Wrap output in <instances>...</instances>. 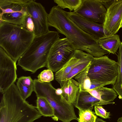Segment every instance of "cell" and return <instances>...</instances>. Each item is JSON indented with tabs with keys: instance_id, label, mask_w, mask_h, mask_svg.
<instances>
[{
	"instance_id": "484cf974",
	"label": "cell",
	"mask_w": 122,
	"mask_h": 122,
	"mask_svg": "<svg viewBox=\"0 0 122 122\" xmlns=\"http://www.w3.org/2000/svg\"><path fill=\"white\" fill-rule=\"evenodd\" d=\"M37 80L43 82H49L54 79L53 71L48 69L42 71L38 76Z\"/></svg>"
},
{
	"instance_id": "83f0119b",
	"label": "cell",
	"mask_w": 122,
	"mask_h": 122,
	"mask_svg": "<svg viewBox=\"0 0 122 122\" xmlns=\"http://www.w3.org/2000/svg\"><path fill=\"white\" fill-rule=\"evenodd\" d=\"M25 27L29 31L33 32L34 30V25L31 16L30 15L26 18Z\"/></svg>"
},
{
	"instance_id": "ac0fdd59",
	"label": "cell",
	"mask_w": 122,
	"mask_h": 122,
	"mask_svg": "<svg viewBox=\"0 0 122 122\" xmlns=\"http://www.w3.org/2000/svg\"><path fill=\"white\" fill-rule=\"evenodd\" d=\"M92 95L101 100L108 102L113 101L117 97V94L113 88L102 86L88 91Z\"/></svg>"
},
{
	"instance_id": "8fae6325",
	"label": "cell",
	"mask_w": 122,
	"mask_h": 122,
	"mask_svg": "<svg viewBox=\"0 0 122 122\" xmlns=\"http://www.w3.org/2000/svg\"><path fill=\"white\" fill-rule=\"evenodd\" d=\"M106 36L115 35L122 25V0H115L107 9L103 24Z\"/></svg>"
},
{
	"instance_id": "f546056e",
	"label": "cell",
	"mask_w": 122,
	"mask_h": 122,
	"mask_svg": "<svg viewBox=\"0 0 122 122\" xmlns=\"http://www.w3.org/2000/svg\"><path fill=\"white\" fill-rule=\"evenodd\" d=\"M115 0H99L104 7L107 9L114 2Z\"/></svg>"
},
{
	"instance_id": "d6986e66",
	"label": "cell",
	"mask_w": 122,
	"mask_h": 122,
	"mask_svg": "<svg viewBox=\"0 0 122 122\" xmlns=\"http://www.w3.org/2000/svg\"><path fill=\"white\" fill-rule=\"evenodd\" d=\"M117 55V76L116 82L113 86V89L122 100V41L119 48Z\"/></svg>"
},
{
	"instance_id": "5b68a950",
	"label": "cell",
	"mask_w": 122,
	"mask_h": 122,
	"mask_svg": "<svg viewBox=\"0 0 122 122\" xmlns=\"http://www.w3.org/2000/svg\"><path fill=\"white\" fill-rule=\"evenodd\" d=\"M34 81V91L37 97L45 98L52 107L54 113L51 117L53 120L63 122H70L74 120L78 121L73 105L68 103L62 95H57L56 89L50 82H41L36 79Z\"/></svg>"
},
{
	"instance_id": "9c48e42d",
	"label": "cell",
	"mask_w": 122,
	"mask_h": 122,
	"mask_svg": "<svg viewBox=\"0 0 122 122\" xmlns=\"http://www.w3.org/2000/svg\"><path fill=\"white\" fill-rule=\"evenodd\" d=\"M16 63L0 47V91L3 94L17 79Z\"/></svg>"
},
{
	"instance_id": "603a6c76",
	"label": "cell",
	"mask_w": 122,
	"mask_h": 122,
	"mask_svg": "<svg viewBox=\"0 0 122 122\" xmlns=\"http://www.w3.org/2000/svg\"><path fill=\"white\" fill-rule=\"evenodd\" d=\"M83 0H54V2L61 9L67 8L75 12L81 6Z\"/></svg>"
},
{
	"instance_id": "ba28073f",
	"label": "cell",
	"mask_w": 122,
	"mask_h": 122,
	"mask_svg": "<svg viewBox=\"0 0 122 122\" xmlns=\"http://www.w3.org/2000/svg\"><path fill=\"white\" fill-rule=\"evenodd\" d=\"M75 50L72 43L66 38H59L51 49L46 67L53 72H57L73 56Z\"/></svg>"
},
{
	"instance_id": "7c38bea8",
	"label": "cell",
	"mask_w": 122,
	"mask_h": 122,
	"mask_svg": "<svg viewBox=\"0 0 122 122\" xmlns=\"http://www.w3.org/2000/svg\"><path fill=\"white\" fill-rule=\"evenodd\" d=\"M107 11L99 0H83L75 12L92 22L103 24Z\"/></svg>"
},
{
	"instance_id": "6da1fadb",
	"label": "cell",
	"mask_w": 122,
	"mask_h": 122,
	"mask_svg": "<svg viewBox=\"0 0 122 122\" xmlns=\"http://www.w3.org/2000/svg\"><path fill=\"white\" fill-rule=\"evenodd\" d=\"M49 26L55 28L59 33L66 36L76 50L84 51L94 57L104 56L109 52L100 46L98 40L86 33L68 17L66 11L54 6L48 15Z\"/></svg>"
},
{
	"instance_id": "52a82bcc",
	"label": "cell",
	"mask_w": 122,
	"mask_h": 122,
	"mask_svg": "<svg viewBox=\"0 0 122 122\" xmlns=\"http://www.w3.org/2000/svg\"><path fill=\"white\" fill-rule=\"evenodd\" d=\"M27 0H0V23L5 22L25 27L30 15L26 5Z\"/></svg>"
},
{
	"instance_id": "4dcf8cb0",
	"label": "cell",
	"mask_w": 122,
	"mask_h": 122,
	"mask_svg": "<svg viewBox=\"0 0 122 122\" xmlns=\"http://www.w3.org/2000/svg\"><path fill=\"white\" fill-rule=\"evenodd\" d=\"M55 92L56 94L58 95H61L62 93V89L61 88L56 89Z\"/></svg>"
},
{
	"instance_id": "3957f363",
	"label": "cell",
	"mask_w": 122,
	"mask_h": 122,
	"mask_svg": "<svg viewBox=\"0 0 122 122\" xmlns=\"http://www.w3.org/2000/svg\"><path fill=\"white\" fill-rule=\"evenodd\" d=\"M60 37L57 31H51L35 36L29 47L18 60L17 65L33 73L46 67L51 49Z\"/></svg>"
},
{
	"instance_id": "9a60e30c",
	"label": "cell",
	"mask_w": 122,
	"mask_h": 122,
	"mask_svg": "<svg viewBox=\"0 0 122 122\" xmlns=\"http://www.w3.org/2000/svg\"><path fill=\"white\" fill-rule=\"evenodd\" d=\"M114 102L101 100L92 95L88 92L80 90L74 106L79 111L92 110L94 106L108 104H113Z\"/></svg>"
},
{
	"instance_id": "44dd1931",
	"label": "cell",
	"mask_w": 122,
	"mask_h": 122,
	"mask_svg": "<svg viewBox=\"0 0 122 122\" xmlns=\"http://www.w3.org/2000/svg\"><path fill=\"white\" fill-rule=\"evenodd\" d=\"M91 63L74 77L79 84L80 90L88 91L90 89L91 80L88 76V73Z\"/></svg>"
},
{
	"instance_id": "4fadbf2b",
	"label": "cell",
	"mask_w": 122,
	"mask_h": 122,
	"mask_svg": "<svg viewBox=\"0 0 122 122\" xmlns=\"http://www.w3.org/2000/svg\"><path fill=\"white\" fill-rule=\"evenodd\" d=\"M66 13L69 18L81 30L97 40L106 36L103 24L91 21L74 12Z\"/></svg>"
},
{
	"instance_id": "d6a6232c",
	"label": "cell",
	"mask_w": 122,
	"mask_h": 122,
	"mask_svg": "<svg viewBox=\"0 0 122 122\" xmlns=\"http://www.w3.org/2000/svg\"><path fill=\"white\" fill-rule=\"evenodd\" d=\"M117 122H122V116L118 119Z\"/></svg>"
},
{
	"instance_id": "836d02e7",
	"label": "cell",
	"mask_w": 122,
	"mask_h": 122,
	"mask_svg": "<svg viewBox=\"0 0 122 122\" xmlns=\"http://www.w3.org/2000/svg\"><path fill=\"white\" fill-rule=\"evenodd\" d=\"M122 28V27H121V28Z\"/></svg>"
},
{
	"instance_id": "7402d4cb",
	"label": "cell",
	"mask_w": 122,
	"mask_h": 122,
	"mask_svg": "<svg viewBox=\"0 0 122 122\" xmlns=\"http://www.w3.org/2000/svg\"><path fill=\"white\" fill-rule=\"evenodd\" d=\"M80 91V86L78 83L73 78L68 80V90L67 102L74 105Z\"/></svg>"
},
{
	"instance_id": "277c9868",
	"label": "cell",
	"mask_w": 122,
	"mask_h": 122,
	"mask_svg": "<svg viewBox=\"0 0 122 122\" xmlns=\"http://www.w3.org/2000/svg\"><path fill=\"white\" fill-rule=\"evenodd\" d=\"M35 37L25 27L5 22L0 23V47L16 63Z\"/></svg>"
},
{
	"instance_id": "e0dca14e",
	"label": "cell",
	"mask_w": 122,
	"mask_h": 122,
	"mask_svg": "<svg viewBox=\"0 0 122 122\" xmlns=\"http://www.w3.org/2000/svg\"><path fill=\"white\" fill-rule=\"evenodd\" d=\"M16 85L20 93L25 100L34 91V81L30 76L20 77L18 79Z\"/></svg>"
},
{
	"instance_id": "ffe728a7",
	"label": "cell",
	"mask_w": 122,
	"mask_h": 122,
	"mask_svg": "<svg viewBox=\"0 0 122 122\" xmlns=\"http://www.w3.org/2000/svg\"><path fill=\"white\" fill-rule=\"evenodd\" d=\"M36 107L42 116L51 117L54 116L53 109L49 102L45 98L37 97Z\"/></svg>"
},
{
	"instance_id": "7a4b0ae2",
	"label": "cell",
	"mask_w": 122,
	"mask_h": 122,
	"mask_svg": "<svg viewBox=\"0 0 122 122\" xmlns=\"http://www.w3.org/2000/svg\"><path fill=\"white\" fill-rule=\"evenodd\" d=\"M42 116L36 107L24 99L15 83L3 94L0 122H33Z\"/></svg>"
},
{
	"instance_id": "2e32d148",
	"label": "cell",
	"mask_w": 122,
	"mask_h": 122,
	"mask_svg": "<svg viewBox=\"0 0 122 122\" xmlns=\"http://www.w3.org/2000/svg\"><path fill=\"white\" fill-rule=\"evenodd\" d=\"M98 41L102 49L113 54H116L121 42L119 36L116 34L105 36L99 39Z\"/></svg>"
},
{
	"instance_id": "5bb4252c",
	"label": "cell",
	"mask_w": 122,
	"mask_h": 122,
	"mask_svg": "<svg viewBox=\"0 0 122 122\" xmlns=\"http://www.w3.org/2000/svg\"><path fill=\"white\" fill-rule=\"evenodd\" d=\"M94 57L82 51L76 50L73 56L59 70L55 73V80L62 86L65 77L74 68L78 65L88 61H91Z\"/></svg>"
},
{
	"instance_id": "8992f818",
	"label": "cell",
	"mask_w": 122,
	"mask_h": 122,
	"mask_svg": "<svg viewBox=\"0 0 122 122\" xmlns=\"http://www.w3.org/2000/svg\"><path fill=\"white\" fill-rule=\"evenodd\" d=\"M117 63L106 56L94 57L89 67L88 76L92 81L111 84L115 83Z\"/></svg>"
},
{
	"instance_id": "1f68e13d",
	"label": "cell",
	"mask_w": 122,
	"mask_h": 122,
	"mask_svg": "<svg viewBox=\"0 0 122 122\" xmlns=\"http://www.w3.org/2000/svg\"><path fill=\"white\" fill-rule=\"evenodd\" d=\"M96 122H107L102 119L97 118L96 120Z\"/></svg>"
},
{
	"instance_id": "d4e9b609",
	"label": "cell",
	"mask_w": 122,
	"mask_h": 122,
	"mask_svg": "<svg viewBox=\"0 0 122 122\" xmlns=\"http://www.w3.org/2000/svg\"><path fill=\"white\" fill-rule=\"evenodd\" d=\"M92 61H88L81 63L76 66L66 76L62 83L63 81L73 78L77 74L87 67L90 64Z\"/></svg>"
},
{
	"instance_id": "f1b7e54d",
	"label": "cell",
	"mask_w": 122,
	"mask_h": 122,
	"mask_svg": "<svg viewBox=\"0 0 122 122\" xmlns=\"http://www.w3.org/2000/svg\"><path fill=\"white\" fill-rule=\"evenodd\" d=\"M107 85L106 84L91 80V84L90 89L92 90Z\"/></svg>"
},
{
	"instance_id": "cb8c5ba5",
	"label": "cell",
	"mask_w": 122,
	"mask_h": 122,
	"mask_svg": "<svg viewBox=\"0 0 122 122\" xmlns=\"http://www.w3.org/2000/svg\"><path fill=\"white\" fill-rule=\"evenodd\" d=\"M79 122H96L97 117L91 110L79 111Z\"/></svg>"
},
{
	"instance_id": "30bf717a",
	"label": "cell",
	"mask_w": 122,
	"mask_h": 122,
	"mask_svg": "<svg viewBox=\"0 0 122 122\" xmlns=\"http://www.w3.org/2000/svg\"><path fill=\"white\" fill-rule=\"evenodd\" d=\"M26 5L34 23L35 36L49 31L48 24V14L43 5L33 0H27Z\"/></svg>"
},
{
	"instance_id": "4316f807",
	"label": "cell",
	"mask_w": 122,
	"mask_h": 122,
	"mask_svg": "<svg viewBox=\"0 0 122 122\" xmlns=\"http://www.w3.org/2000/svg\"><path fill=\"white\" fill-rule=\"evenodd\" d=\"M95 113L97 115L105 119L109 118L110 112H107L101 105L94 106Z\"/></svg>"
}]
</instances>
